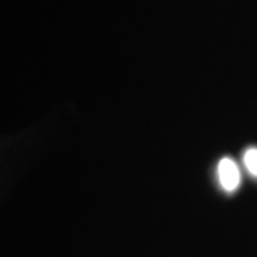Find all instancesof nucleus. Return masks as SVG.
<instances>
[{
  "instance_id": "nucleus-1",
  "label": "nucleus",
  "mask_w": 257,
  "mask_h": 257,
  "mask_svg": "<svg viewBox=\"0 0 257 257\" xmlns=\"http://www.w3.org/2000/svg\"><path fill=\"white\" fill-rule=\"evenodd\" d=\"M217 175H219V180H220L221 187L226 192H234L240 184V172L237 165L229 159L224 157L219 162L217 166Z\"/></svg>"
},
{
  "instance_id": "nucleus-2",
  "label": "nucleus",
  "mask_w": 257,
  "mask_h": 257,
  "mask_svg": "<svg viewBox=\"0 0 257 257\" xmlns=\"http://www.w3.org/2000/svg\"><path fill=\"white\" fill-rule=\"evenodd\" d=\"M244 165L248 172L257 177V149L251 147L244 153Z\"/></svg>"
}]
</instances>
